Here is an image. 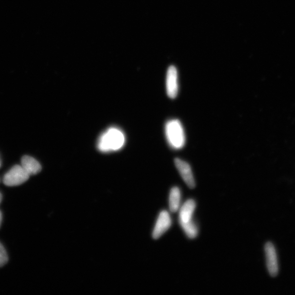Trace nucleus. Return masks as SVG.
<instances>
[{"label": "nucleus", "instance_id": "20e7f679", "mask_svg": "<svg viewBox=\"0 0 295 295\" xmlns=\"http://www.w3.org/2000/svg\"><path fill=\"white\" fill-rule=\"evenodd\" d=\"M264 251L268 272L271 276L275 277L277 276L279 271L275 248L272 243L268 242L265 245Z\"/></svg>", "mask_w": 295, "mask_h": 295}, {"label": "nucleus", "instance_id": "423d86ee", "mask_svg": "<svg viewBox=\"0 0 295 295\" xmlns=\"http://www.w3.org/2000/svg\"><path fill=\"white\" fill-rule=\"evenodd\" d=\"M166 92L168 96L172 99L178 95V73L176 68L173 66H171L167 73Z\"/></svg>", "mask_w": 295, "mask_h": 295}, {"label": "nucleus", "instance_id": "0eeeda50", "mask_svg": "<svg viewBox=\"0 0 295 295\" xmlns=\"http://www.w3.org/2000/svg\"><path fill=\"white\" fill-rule=\"evenodd\" d=\"M172 221L168 212L163 211L160 212L153 232L154 239H159L171 227Z\"/></svg>", "mask_w": 295, "mask_h": 295}, {"label": "nucleus", "instance_id": "9b49d317", "mask_svg": "<svg viewBox=\"0 0 295 295\" xmlns=\"http://www.w3.org/2000/svg\"><path fill=\"white\" fill-rule=\"evenodd\" d=\"M181 227L185 232L187 237L190 239L195 238L198 234V230L192 219L187 222L179 221Z\"/></svg>", "mask_w": 295, "mask_h": 295}, {"label": "nucleus", "instance_id": "ddd939ff", "mask_svg": "<svg viewBox=\"0 0 295 295\" xmlns=\"http://www.w3.org/2000/svg\"><path fill=\"white\" fill-rule=\"evenodd\" d=\"M2 220V213H1V211H0V226H1V224Z\"/></svg>", "mask_w": 295, "mask_h": 295}, {"label": "nucleus", "instance_id": "f03ea898", "mask_svg": "<svg viewBox=\"0 0 295 295\" xmlns=\"http://www.w3.org/2000/svg\"><path fill=\"white\" fill-rule=\"evenodd\" d=\"M165 135L167 140L171 148L178 150L185 146V130L181 123L178 120H170L167 122L165 125Z\"/></svg>", "mask_w": 295, "mask_h": 295}, {"label": "nucleus", "instance_id": "7ed1b4c3", "mask_svg": "<svg viewBox=\"0 0 295 295\" xmlns=\"http://www.w3.org/2000/svg\"><path fill=\"white\" fill-rule=\"evenodd\" d=\"M30 175L20 165H16L5 175L3 183L7 186H15L27 182Z\"/></svg>", "mask_w": 295, "mask_h": 295}, {"label": "nucleus", "instance_id": "6e6552de", "mask_svg": "<svg viewBox=\"0 0 295 295\" xmlns=\"http://www.w3.org/2000/svg\"><path fill=\"white\" fill-rule=\"evenodd\" d=\"M21 166L30 176L40 173L42 170V167L39 162L30 156H24L21 159Z\"/></svg>", "mask_w": 295, "mask_h": 295}, {"label": "nucleus", "instance_id": "39448f33", "mask_svg": "<svg viewBox=\"0 0 295 295\" xmlns=\"http://www.w3.org/2000/svg\"><path fill=\"white\" fill-rule=\"evenodd\" d=\"M174 164L183 181L185 182L187 186L190 189H194L196 186V184L189 164L185 161L178 159V158L175 159Z\"/></svg>", "mask_w": 295, "mask_h": 295}, {"label": "nucleus", "instance_id": "9d476101", "mask_svg": "<svg viewBox=\"0 0 295 295\" xmlns=\"http://www.w3.org/2000/svg\"><path fill=\"white\" fill-rule=\"evenodd\" d=\"M181 191L178 187H173L171 190L169 196L170 210L172 213L178 211L181 203Z\"/></svg>", "mask_w": 295, "mask_h": 295}, {"label": "nucleus", "instance_id": "f8f14e48", "mask_svg": "<svg viewBox=\"0 0 295 295\" xmlns=\"http://www.w3.org/2000/svg\"><path fill=\"white\" fill-rule=\"evenodd\" d=\"M8 262V255L5 248L0 243V267L5 265Z\"/></svg>", "mask_w": 295, "mask_h": 295}, {"label": "nucleus", "instance_id": "2eb2a0df", "mask_svg": "<svg viewBox=\"0 0 295 295\" xmlns=\"http://www.w3.org/2000/svg\"><path fill=\"white\" fill-rule=\"evenodd\" d=\"M0 165H1V164H0Z\"/></svg>", "mask_w": 295, "mask_h": 295}, {"label": "nucleus", "instance_id": "f257e3e1", "mask_svg": "<svg viewBox=\"0 0 295 295\" xmlns=\"http://www.w3.org/2000/svg\"><path fill=\"white\" fill-rule=\"evenodd\" d=\"M125 141L124 132L117 127H112L100 136L97 140V147L103 153L118 151L124 147Z\"/></svg>", "mask_w": 295, "mask_h": 295}, {"label": "nucleus", "instance_id": "1a4fd4ad", "mask_svg": "<svg viewBox=\"0 0 295 295\" xmlns=\"http://www.w3.org/2000/svg\"><path fill=\"white\" fill-rule=\"evenodd\" d=\"M196 207V203L193 200L186 201L182 207L179 213V221L187 222L192 219V215Z\"/></svg>", "mask_w": 295, "mask_h": 295}, {"label": "nucleus", "instance_id": "4468645a", "mask_svg": "<svg viewBox=\"0 0 295 295\" xmlns=\"http://www.w3.org/2000/svg\"><path fill=\"white\" fill-rule=\"evenodd\" d=\"M2 199V195L1 193H0V203L1 202Z\"/></svg>", "mask_w": 295, "mask_h": 295}]
</instances>
